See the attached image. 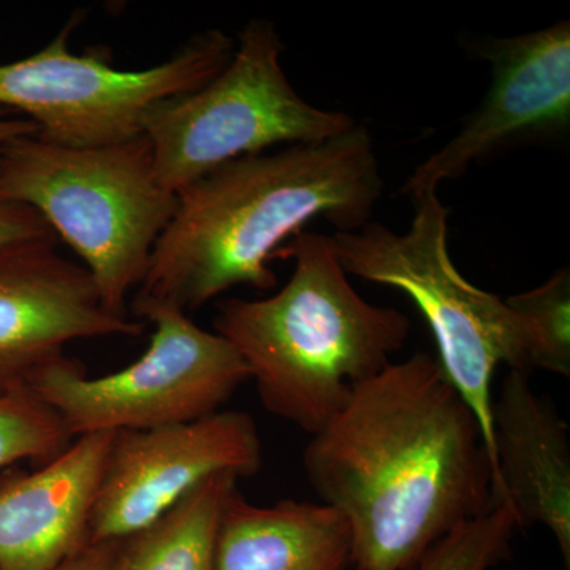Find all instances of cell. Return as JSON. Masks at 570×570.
I'll return each instance as SVG.
<instances>
[{
  "mask_svg": "<svg viewBox=\"0 0 570 570\" xmlns=\"http://www.w3.org/2000/svg\"><path fill=\"white\" fill-rule=\"evenodd\" d=\"M307 482L347 521L356 570H414L428 550L494 508L474 412L425 352L355 385L311 434Z\"/></svg>",
  "mask_w": 570,
  "mask_h": 570,
  "instance_id": "obj_1",
  "label": "cell"
},
{
  "mask_svg": "<svg viewBox=\"0 0 570 570\" xmlns=\"http://www.w3.org/2000/svg\"><path fill=\"white\" fill-rule=\"evenodd\" d=\"M382 181L373 138L355 124L328 140L238 157L184 187L135 296L193 313L245 285L276 287L269 262L314 219L356 232Z\"/></svg>",
  "mask_w": 570,
  "mask_h": 570,
  "instance_id": "obj_2",
  "label": "cell"
},
{
  "mask_svg": "<svg viewBox=\"0 0 570 570\" xmlns=\"http://www.w3.org/2000/svg\"><path fill=\"white\" fill-rule=\"evenodd\" d=\"M291 279L262 299L216 302L214 332L242 356L266 412L314 434L406 344L411 321L366 302L332 238L303 230L277 250Z\"/></svg>",
  "mask_w": 570,
  "mask_h": 570,
  "instance_id": "obj_3",
  "label": "cell"
},
{
  "mask_svg": "<svg viewBox=\"0 0 570 570\" xmlns=\"http://www.w3.org/2000/svg\"><path fill=\"white\" fill-rule=\"evenodd\" d=\"M0 178L77 254L104 305L129 316L130 294L178 205L157 181L148 138L67 148L24 135L0 151Z\"/></svg>",
  "mask_w": 570,
  "mask_h": 570,
  "instance_id": "obj_4",
  "label": "cell"
},
{
  "mask_svg": "<svg viewBox=\"0 0 570 570\" xmlns=\"http://www.w3.org/2000/svg\"><path fill=\"white\" fill-rule=\"evenodd\" d=\"M414 219L404 234L367 223L332 238L347 275L403 292L425 318L450 384L474 412L493 469L497 490L491 403L499 365L531 373L534 341L523 318L505 299L469 283L449 250L450 209L438 189L412 197Z\"/></svg>",
  "mask_w": 570,
  "mask_h": 570,
  "instance_id": "obj_5",
  "label": "cell"
},
{
  "mask_svg": "<svg viewBox=\"0 0 570 570\" xmlns=\"http://www.w3.org/2000/svg\"><path fill=\"white\" fill-rule=\"evenodd\" d=\"M275 24L247 22L230 62L193 92L154 104L141 122L157 181L178 194L238 157L328 140L355 126L346 112L307 104L281 63Z\"/></svg>",
  "mask_w": 570,
  "mask_h": 570,
  "instance_id": "obj_6",
  "label": "cell"
},
{
  "mask_svg": "<svg viewBox=\"0 0 570 570\" xmlns=\"http://www.w3.org/2000/svg\"><path fill=\"white\" fill-rule=\"evenodd\" d=\"M130 309L137 321L154 326L140 358L91 377L80 362L63 355L29 382L73 438L195 422L223 411L250 381L236 348L179 307L134 296Z\"/></svg>",
  "mask_w": 570,
  "mask_h": 570,
  "instance_id": "obj_7",
  "label": "cell"
},
{
  "mask_svg": "<svg viewBox=\"0 0 570 570\" xmlns=\"http://www.w3.org/2000/svg\"><path fill=\"white\" fill-rule=\"evenodd\" d=\"M78 11L43 48L0 63V108L22 112L43 140L67 148H97L141 135L146 111L160 100L193 92L230 62L236 43L223 31L195 33L181 50L149 69L112 66L107 47L70 50Z\"/></svg>",
  "mask_w": 570,
  "mask_h": 570,
  "instance_id": "obj_8",
  "label": "cell"
},
{
  "mask_svg": "<svg viewBox=\"0 0 570 570\" xmlns=\"http://www.w3.org/2000/svg\"><path fill=\"white\" fill-rule=\"evenodd\" d=\"M264 445L254 419L223 411L195 422L118 431L94 505L89 542L137 534L214 475L254 478Z\"/></svg>",
  "mask_w": 570,
  "mask_h": 570,
  "instance_id": "obj_9",
  "label": "cell"
},
{
  "mask_svg": "<svg viewBox=\"0 0 570 570\" xmlns=\"http://www.w3.org/2000/svg\"><path fill=\"white\" fill-rule=\"evenodd\" d=\"M480 50L491 63L489 94L463 129L415 168L403 189L411 198L460 178L471 165L509 146L569 132V21L489 39Z\"/></svg>",
  "mask_w": 570,
  "mask_h": 570,
  "instance_id": "obj_10",
  "label": "cell"
},
{
  "mask_svg": "<svg viewBox=\"0 0 570 570\" xmlns=\"http://www.w3.org/2000/svg\"><path fill=\"white\" fill-rule=\"evenodd\" d=\"M58 243L31 239L0 250V393L29 389L75 341L145 332L141 321L104 305L85 266L63 257Z\"/></svg>",
  "mask_w": 570,
  "mask_h": 570,
  "instance_id": "obj_11",
  "label": "cell"
},
{
  "mask_svg": "<svg viewBox=\"0 0 570 570\" xmlns=\"http://www.w3.org/2000/svg\"><path fill=\"white\" fill-rule=\"evenodd\" d=\"M112 438H75L55 460L0 483V570H56L91 543Z\"/></svg>",
  "mask_w": 570,
  "mask_h": 570,
  "instance_id": "obj_12",
  "label": "cell"
},
{
  "mask_svg": "<svg viewBox=\"0 0 570 570\" xmlns=\"http://www.w3.org/2000/svg\"><path fill=\"white\" fill-rule=\"evenodd\" d=\"M497 490L508 502L519 530L542 524L570 570L569 428L547 397L539 396L530 373L509 370L491 403Z\"/></svg>",
  "mask_w": 570,
  "mask_h": 570,
  "instance_id": "obj_13",
  "label": "cell"
},
{
  "mask_svg": "<svg viewBox=\"0 0 570 570\" xmlns=\"http://www.w3.org/2000/svg\"><path fill=\"white\" fill-rule=\"evenodd\" d=\"M347 521L324 502L247 501L238 487L224 502L213 570H347Z\"/></svg>",
  "mask_w": 570,
  "mask_h": 570,
  "instance_id": "obj_14",
  "label": "cell"
},
{
  "mask_svg": "<svg viewBox=\"0 0 570 570\" xmlns=\"http://www.w3.org/2000/svg\"><path fill=\"white\" fill-rule=\"evenodd\" d=\"M235 487V475H214L137 534L121 540L118 570H213L224 502Z\"/></svg>",
  "mask_w": 570,
  "mask_h": 570,
  "instance_id": "obj_15",
  "label": "cell"
},
{
  "mask_svg": "<svg viewBox=\"0 0 570 570\" xmlns=\"http://www.w3.org/2000/svg\"><path fill=\"white\" fill-rule=\"evenodd\" d=\"M75 438L61 415L31 389L0 393V472L20 463H48Z\"/></svg>",
  "mask_w": 570,
  "mask_h": 570,
  "instance_id": "obj_16",
  "label": "cell"
},
{
  "mask_svg": "<svg viewBox=\"0 0 570 570\" xmlns=\"http://www.w3.org/2000/svg\"><path fill=\"white\" fill-rule=\"evenodd\" d=\"M530 328L534 370L570 376V273L554 272L546 283L505 298Z\"/></svg>",
  "mask_w": 570,
  "mask_h": 570,
  "instance_id": "obj_17",
  "label": "cell"
},
{
  "mask_svg": "<svg viewBox=\"0 0 570 570\" xmlns=\"http://www.w3.org/2000/svg\"><path fill=\"white\" fill-rule=\"evenodd\" d=\"M517 531L515 513L502 502L434 543L414 570H491L509 557Z\"/></svg>",
  "mask_w": 570,
  "mask_h": 570,
  "instance_id": "obj_18",
  "label": "cell"
},
{
  "mask_svg": "<svg viewBox=\"0 0 570 570\" xmlns=\"http://www.w3.org/2000/svg\"><path fill=\"white\" fill-rule=\"evenodd\" d=\"M58 238L31 206L13 200L3 189L0 178V250L31 239Z\"/></svg>",
  "mask_w": 570,
  "mask_h": 570,
  "instance_id": "obj_19",
  "label": "cell"
},
{
  "mask_svg": "<svg viewBox=\"0 0 570 570\" xmlns=\"http://www.w3.org/2000/svg\"><path fill=\"white\" fill-rule=\"evenodd\" d=\"M121 542L89 543L56 570H118Z\"/></svg>",
  "mask_w": 570,
  "mask_h": 570,
  "instance_id": "obj_20",
  "label": "cell"
},
{
  "mask_svg": "<svg viewBox=\"0 0 570 570\" xmlns=\"http://www.w3.org/2000/svg\"><path fill=\"white\" fill-rule=\"evenodd\" d=\"M32 134H37V126L31 119L0 108V151L14 138Z\"/></svg>",
  "mask_w": 570,
  "mask_h": 570,
  "instance_id": "obj_21",
  "label": "cell"
}]
</instances>
